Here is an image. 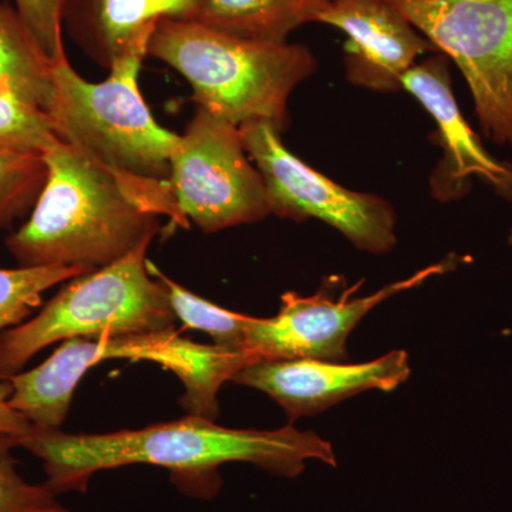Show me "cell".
<instances>
[{
  "instance_id": "1",
  "label": "cell",
  "mask_w": 512,
  "mask_h": 512,
  "mask_svg": "<svg viewBox=\"0 0 512 512\" xmlns=\"http://www.w3.org/2000/svg\"><path fill=\"white\" fill-rule=\"evenodd\" d=\"M43 463L46 485L55 494L84 493L99 471L147 464L170 471L171 480L192 497L212 498L221 487L222 464L242 461L276 476H299L306 461L336 466L332 444L313 431L286 426L242 430L188 414L170 423L109 434H67L33 427L16 439Z\"/></svg>"
},
{
  "instance_id": "2",
  "label": "cell",
  "mask_w": 512,
  "mask_h": 512,
  "mask_svg": "<svg viewBox=\"0 0 512 512\" xmlns=\"http://www.w3.org/2000/svg\"><path fill=\"white\" fill-rule=\"evenodd\" d=\"M46 180L29 220L6 248L19 266L113 264L160 231V215L141 201L137 178L114 173L57 138L45 153Z\"/></svg>"
},
{
  "instance_id": "3",
  "label": "cell",
  "mask_w": 512,
  "mask_h": 512,
  "mask_svg": "<svg viewBox=\"0 0 512 512\" xmlns=\"http://www.w3.org/2000/svg\"><path fill=\"white\" fill-rule=\"evenodd\" d=\"M148 56L190 83L200 109L238 127L264 121L279 131L293 90L318 66L306 46L248 39L183 19L158 22Z\"/></svg>"
},
{
  "instance_id": "4",
  "label": "cell",
  "mask_w": 512,
  "mask_h": 512,
  "mask_svg": "<svg viewBox=\"0 0 512 512\" xmlns=\"http://www.w3.org/2000/svg\"><path fill=\"white\" fill-rule=\"evenodd\" d=\"M113 359L148 360L171 370L185 387L181 406L194 416L215 420L222 384L255 359L247 350L200 345L174 329L148 335L63 340L49 359L28 372L9 377V402L35 429L59 430L69 414L77 384L93 366Z\"/></svg>"
},
{
  "instance_id": "5",
  "label": "cell",
  "mask_w": 512,
  "mask_h": 512,
  "mask_svg": "<svg viewBox=\"0 0 512 512\" xmlns=\"http://www.w3.org/2000/svg\"><path fill=\"white\" fill-rule=\"evenodd\" d=\"M156 28L141 33L111 64L109 77L101 83L87 82L66 55L55 60L47 114L60 140L114 173L167 181L180 134L157 123L138 86L141 64Z\"/></svg>"
},
{
  "instance_id": "6",
  "label": "cell",
  "mask_w": 512,
  "mask_h": 512,
  "mask_svg": "<svg viewBox=\"0 0 512 512\" xmlns=\"http://www.w3.org/2000/svg\"><path fill=\"white\" fill-rule=\"evenodd\" d=\"M150 242L113 262L64 282L32 319L0 339V380L22 372L40 350L74 338H117L174 329L165 286L150 275Z\"/></svg>"
},
{
  "instance_id": "7",
  "label": "cell",
  "mask_w": 512,
  "mask_h": 512,
  "mask_svg": "<svg viewBox=\"0 0 512 512\" xmlns=\"http://www.w3.org/2000/svg\"><path fill=\"white\" fill-rule=\"evenodd\" d=\"M457 64L484 136L512 148V0H386Z\"/></svg>"
},
{
  "instance_id": "8",
  "label": "cell",
  "mask_w": 512,
  "mask_h": 512,
  "mask_svg": "<svg viewBox=\"0 0 512 512\" xmlns=\"http://www.w3.org/2000/svg\"><path fill=\"white\" fill-rule=\"evenodd\" d=\"M168 192L177 224L202 232L254 224L271 215L265 181L239 127L197 107L170 160Z\"/></svg>"
},
{
  "instance_id": "9",
  "label": "cell",
  "mask_w": 512,
  "mask_h": 512,
  "mask_svg": "<svg viewBox=\"0 0 512 512\" xmlns=\"http://www.w3.org/2000/svg\"><path fill=\"white\" fill-rule=\"evenodd\" d=\"M242 143L265 181L272 214L295 221L326 222L372 254H386L396 245V214L375 194L342 187L293 156L281 131L264 121L239 126Z\"/></svg>"
},
{
  "instance_id": "10",
  "label": "cell",
  "mask_w": 512,
  "mask_h": 512,
  "mask_svg": "<svg viewBox=\"0 0 512 512\" xmlns=\"http://www.w3.org/2000/svg\"><path fill=\"white\" fill-rule=\"evenodd\" d=\"M466 258L450 255L439 264L427 266L410 278L384 286L372 295L349 298L342 293L335 301L325 293L302 296L286 292L281 298V309L272 318L249 316L244 349L261 360L319 359L342 362L346 359V342L367 313L377 305L397 295L417 288L436 275L457 268Z\"/></svg>"
},
{
  "instance_id": "11",
  "label": "cell",
  "mask_w": 512,
  "mask_h": 512,
  "mask_svg": "<svg viewBox=\"0 0 512 512\" xmlns=\"http://www.w3.org/2000/svg\"><path fill=\"white\" fill-rule=\"evenodd\" d=\"M409 355L393 350L365 363L319 359L261 360L232 377L274 399L289 420L325 412L349 397L382 390L392 392L409 379Z\"/></svg>"
},
{
  "instance_id": "12",
  "label": "cell",
  "mask_w": 512,
  "mask_h": 512,
  "mask_svg": "<svg viewBox=\"0 0 512 512\" xmlns=\"http://www.w3.org/2000/svg\"><path fill=\"white\" fill-rule=\"evenodd\" d=\"M403 90L419 100L437 123L444 156L431 174V194L448 202L464 197L477 177L495 194L512 201V164L491 156L468 126L451 89L448 57L437 55L414 64L403 77Z\"/></svg>"
},
{
  "instance_id": "13",
  "label": "cell",
  "mask_w": 512,
  "mask_h": 512,
  "mask_svg": "<svg viewBox=\"0 0 512 512\" xmlns=\"http://www.w3.org/2000/svg\"><path fill=\"white\" fill-rule=\"evenodd\" d=\"M318 23L348 36L346 77L373 92L403 90L417 57L434 52L419 30L386 0H329Z\"/></svg>"
},
{
  "instance_id": "14",
  "label": "cell",
  "mask_w": 512,
  "mask_h": 512,
  "mask_svg": "<svg viewBox=\"0 0 512 512\" xmlns=\"http://www.w3.org/2000/svg\"><path fill=\"white\" fill-rule=\"evenodd\" d=\"M200 0H66L63 30L87 57L110 69L141 33L163 19L195 20Z\"/></svg>"
},
{
  "instance_id": "15",
  "label": "cell",
  "mask_w": 512,
  "mask_h": 512,
  "mask_svg": "<svg viewBox=\"0 0 512 512\" xmlns=\"http://www.w3.org/2000/svg\"><path fill=\"white\" fill-rule=\"evenodd\" d=\"M329 0H200L195 20L248 39L288 42L293 30L318 22Z\"/></svg>"
},
{
  "instance_id": "16",
  "label": "cell",
  "mask_w": 512,
  "mask_h": 512,
  "mask_svg": "<svg viewBox=\"0 0 512 512\" xmlns=\"http://www.w3.org/2000/svg\"><path fill=\"white\" fill-rule=\"evenodd\" d=\"M53 62L15 9L0 5V89L18 94L47 113L52 100Z\"/></svg>"
},
{
  "instance_id": "17",
  "label": "cell",
  "mask_w": 512,
  "mask_h": 512,
  "mask_svg": "<svg viewBox=\"0 0 512 512\" xmlns=\"http://www.w3.org/2000/svg\"><path fill=\"white\" fill-rule=\"evenodd\" d=\"M86 272L89 269L80 266L0 268V339L28 320L42 305L43 293Z\"/></svg>"
},
{
  "instance_id": "18",
  "label": "cell",
  "mask_w": 512,
  "mask_h": 512,
  "mask_svg": "<svg viewBox=\"0 0 512 512\" xmlns=\"http://www.w3.org/2000/svg\"><path fill=\"white\" fill-rule=\"evenodd\" d=\"M147 269L167 289L175 318L181 320L184 329L208 333L215 340V345L244 349L248 315L231 312L205 301L165 275L150 259L147 261Z\"/></svg>"
},
{
  "instance_id": "19",
  "label": "cell",
  "mask_w": 512,
  "mask_h": 512,
  "mask_svg": "<svg viewBox=\"0 0 512 512\" xmlns=\"http://www.w3.org/2000/svg\"><path fill=\"white\" fill-rule=\"evenodd\" d=\"M57 138L45 110L0 89V151L43 156Z\"/></svg>"
},
{
  "instance_id": "20",
  "label": "cell",
  "mask_w": 512,
  "mask_h": 512,
  "mask_svg": "<svg viewBox=\"0 0 512 512\" xmlns=\"http://www.w3.org/2000/svg\"><path fill=\"white\" fill-rule=\"evenodd\" d=\"M45 180L43 156L0 151V229L35 205Z\"/></svg>"
},
{
  "instance_id": "21",
  "label": "cell",
  "mask_w": 512,
  "mask_h": 512,
  "mask_svg": "<svg viewBox=\"0 0 512 512\" xmlns=\"http://www.w3.org/2000/svg\"><path fill=\"white\" fill-rule=\"evenodd\" d=\"M15 437L0 434V512H72L46 484H30L18 470L12 450Z\"/></svg>"
},
{
  "instance_id": "22",
  "label": "cell",
  "mask_w": 512,
  "mask_h": 512,
  "mask_svg": "<svg viewBox=\"0 0 512 512\" xmlns=\"http://www.w3.org/2000/svg\"><path fill=\"white\" fill-rule=\"evenodd\" d=\"M13 3L47 59L55 62L66 55L63 43V8L66 0H13Z\"/></svg>"
},
{
  "instance_id": "23",
  "label": "cell",
  "mask_w": 512,
  "mask_h": 512,
  "mask_svg": "<svg viewBox=\"0 0 512 512\" xmlns=\"http://www.w3.org/2000/svg\"><path fill=\"white\" fill-rule=\"evenodd\" d=\"M12 392L9 380H0V434L20 439L30 433L33 426L22 413L10 406Z\"/></svg>"
},
{
  "instance_id": "24",
  "label": "cell",
  "mask_w": 512,
  "mask_h": 512,
  "mask_svg": "<svg viewBox=\"0 0 512 512\" xmlns=\"http://www.w3.org/2000/svg\"><path fill=\"white\" fill-rule=\"evenodd\" d=\"M508 242H510V244L512 245V228L510 232V237H508Z\"/></svg>"
}]
</instances>
